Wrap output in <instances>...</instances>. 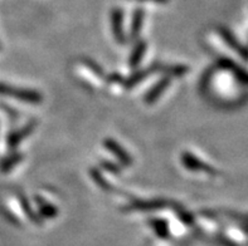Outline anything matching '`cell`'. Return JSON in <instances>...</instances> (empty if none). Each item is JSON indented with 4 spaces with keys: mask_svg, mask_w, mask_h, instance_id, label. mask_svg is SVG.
<instances>
[{
    "mask_svg": "<svg viewBox=\"0 0 248 246\" xmlns=\"http://www.w3.org/2000/svg\"><path fill=\"white\" fill-rule=\"evenodd\" d=\"M145 48H146V45H145V43H142V42L136 45V48L134 49V53H132L131 58H130V66L131 67L138 66L139 63H140V60H141L142 56H144Z\"/></svg>",
    "mask_w": 248,
    "mask_h": 246,
    "instance_id": "4",
    "label": "cell"
},
{
    "mask_svg": "<svg viewBox=\"0 0 248 246\" xmlns=\"http://www.w3.org/2000/svg\"><path fill=\"white\" fill-rule=\"evenodd\" d=\"M105 146H106L107 148H110V150L113 152V155H116V156L119 157L121 162H124L125 165H130V162H131V159L127 156V153H126L125 151L121 148V147L117 146L116 142H113V141H111V140H107V141H105Z\"/></svg>",
    "mask_w": 248,
    "mask_h": 246,
    "instance_id": "3",
    "label": "cell"
},
{
    "mask_svg": "<svg viewBox=\"0 0 248 246\" xmlns=\"http://www.w3.org/2000/svg\"><path fill=\"white\" fill-rule=\"evenodd\" d=\"M0 94L13 97V98H16V100L24 101V102L33 103V104H38L42 101L41 94L38 92L20 89V88L12 87V86H5V84H0Z\"/></svg>",
    "mask_w": 248,
    "mask_h": 246,
    "instance_id": "1",
    "label": "cell"
},
{
    "mask_svg": "<svg viewBox=\"0 0 248 246\" xmlns=\"http://www.w3.org/2000/svg\"><path fill=\"white\" fill-rule=\"evenodd\" d=\"M31 131V126H29L28 128H24L22 132H19L18 134H14L12 138H10V144L14 146V145H16L19 142V141L22 140V138H24L27 134H29V132Z\"/></svg>",
    "mask_w": 248,
    "mask_h": 246,
    "instance_id": "6",
    "label": "cell"
},
{
    "mask_svg": "<svg viewBox=\"0 0 248 246\" xmlns=\"http://www.w3.org/2000/svg\"><path fill=\"white\" fill-rule=\"evenodd\" d=\"M183 163H184V166H186V168H189V170H193V171H198V170H202V171L213 172V170H212L211 167H208V166L203 165V162H201L199 159H197L194 156L189 155V153H186V155L183 156Z\"/></svg>",
    "mask_w": 248,
    "mask_h": 246,
    "instance_id": "2",
    "label": "cell"
},
{
    "mask_svg": "<svg viewBox=\"0 0 248 246\" xmlns=\"http://www.w3.org/2000/svg\"><path fill=\"white\" fill-rule=\"evenodd\" d=\"M168 79H163V81L160 82V83L157 84L156 87L154 88V89L151 90L150 93H149V96H148V98H146V102H154L155 100H156L157 97L160 96L161 94V92H163L164 89H165V88H167V86H168Z\"/></svg>",
    "mask_w": 248,
    "mask_h": 246,
    "instance_id": "5",
    "label": "cell"
}]
</instances>
